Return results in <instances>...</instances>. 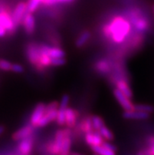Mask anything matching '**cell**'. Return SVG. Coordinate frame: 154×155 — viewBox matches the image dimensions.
I'll return each instance as SVG.
<instances>
[{
	"label": "cell",
	"instance_id": "cell-1",
	"mask_svg": "<svg viewBox=\"0 0 154 155\" xmlns=\"http://www.w3.org/2000/svg\"><path fill=\"white\" fill-rule=\"evenodd\" d=\"M131 30V25L128 21L122 17H116L105 28V34L111 38L116 43H123Z\"/></svg>",
	"mask_w": 154,
	"mask_h": 155
},
{
	"label": "cell",
	"instance_id": "cell-2",
	"mask_svg": "<svg viewBox=\"0 0 154 155\" xmlns=\"http://www.w3.org/2000/svg\"><path fill=\"white\" fill-rule=\"evenodd\" d=\"M58 106L59 103L57 101H54L50 102L48 105H46L45 112L38 123L37 128H43L48 125L51 122L56 120Z\"/></svg>",
	"mask_w": 154,
	"mask_h": 155
},
{
	"label": "cell",
	"instance_id": "cell-3",
	"mask_svg": "<svg viewBox=\"0 0 154 155\" xmlns=\"http://www.w3.org/2000/svg\"><path fill=\"white\" fill-rule=\"evenodd\" d=\"M70 136L69 128L66 129H59L55 133L54 140L48 146V150L52 155H59L62 149L63 142L66 136Z\"/></svg>",
	"mask_w": 154,
	"mask_h": 155
},
{
	"label": "cell",
	"instance_id": "cell-4",
	"mask_svg": "<svg viewBox=\"0 0 154 155\" xmlns=\"http://www.w3.org/2000/svg\"><path fill=\"white\" fill-rule=\"evenodd\" d=\"M12 15L6 10L0 11V38L4 37L6 32H13L15 28Z\"/></svg>",
	"mask_w": 154,
	"mask_h": 155
},
{
	"label": "cell",
	"instance_id": "cell-5",
	"mask_svg": "<svg viewBox=\"0 0 154 155\" xmlns=\"http://www.w3.org/2000/svg\"><path fill=\"white\" fill-rule=\"evenodd\" d=\"M68 103H69V96L68 94H64L61 97V102L59 103L56 118L57 124L61 127L64 126L65 124V110L68 106Z\"/></svg>",
	"mask_w": 154,
	"mask_h": 155
},
{
	"label": "cell",
	"instance_id": "cell-6",
	"mask_svg": "<svg viewBox=\"0 0 154 155\" xmlns=\"http://www.w3.org/2000/svg\"><path fill=\"white\" fill-rule=\"evenodd\" d=\"M27 13V2H21L16 6L12 14V19L16 28L22 21L24 16Z\"/></svg>",
	"mask_w": 154,
	"mask_h": 155
},
{
	"label": "cell",
	"instance_id": "cell-7",
	"mask_svg": "<svg viewBox=\"0 0 154 155\" xmlns=\"http://www.w3.org/2000/svg\"><path fill=\"white\" fill-rule=\"evenodd\" d=\"M113 94L117 102H119V104L120 105L121 107L124 110H134V104L131 102V98H127L125 94L121 92L119 89H117L116 87L113 90Z\"/></svg>",
	"mask_w": 154,
	"mask_h": 155
},
{
	"label": "cell",
	"instance_id": "cell-8",
	"mask_svg": "<svg viewBox=\"0 0 154 155\" xmlns=\"http://www.w3.org/2000/svg\"><path fill=\"white\" fill-rule=\"evenodd\" d=\"M46 110V104L43 102L38 103L34 108L31 116L30 117V124L33 126L34 128H37V124L42 117L43 116Z\"/></svg>",
	"mask_w": 154,
	"mask_h": 155
},
{
	"label": "cell",
	"instance_id": "cell-9",
	"mask_svg": "<svg viewBox=\"0 0 154 155\" xmlns=\"http://www.w3.org/2000/svg\"><path fill=\"white\" fill-rule=\"evenodd\" d=\"M39 45L31 44L27 48V57L31 65L39 69Z\"/></svg>",
	"mask_w": 154,
	"mask_h": 155
},
{
	"label": "cell",
	"instance_id": "cell-10",
	"mask_svg": "<svg viewBox=\"0 0 154 155\" xmlns=\"http://www.w3.org/2000/svg\"><path fill=\"white\" fill-rule=\"evenodd\" d=\"M150 114L136 110H124L123 113V117L127 120H147L150 117Z\"/></svg>",
	"mask_w": 154,
	"mask_h": 155
},
{
	"label": "cell",
	"instance_id": "cell-11",
	"mask_svg": "<svg viewBox=\"0 0 154 155\" xmlns=\"http://www.w3.org/2000/svg\"><path fill=\"white\" fill-rule=\"evenodd\" d=\"M85 141L90 147H96V146L102 145L104 142V139L100 135L98 131L93 130L91 132L85 134Z\"/></svg>",
	"mask_w": 154,
	"mask_h": 155
},
{
	"label": "cell",
	"instance_id": "cell-12",
	"mask_svg": "<svg viewBox=\"0 0 154 155\" xmlns=\"http://www.w3.org/2000/svg\"><path fill=\"white\" fill-rule=\"evenodd\" d=\"M21 22L23 24L24 29L28 35H31L34 33L35 29V19L33 14L27 12L25 15L24 16Z\"/></svg>",
	"mask_w": 154,
	"mask_h": 155
},
{
	"label": "cell",
	"instance_id": "cell-13",
	"mask_svg": "<svg viewBox=\"0 0 154 155\" xmlns=\"http://www.w3.org/2000/svg\"><path fill=\"white\" fill-rule=\"evenodd\" d=\"M33 147V139L31 136L20 140L18 144V151L21 155H29Z\"/></svg>",
	"mask_w": 154,
	"mask_h": 155
},
{
	"label": "cell",
	"instance_id": "cell-14",
	"mask_svg": "<svg viewBox=\"0 0 154 155\" xmlns=\"http://www.w3.org/2000/svg\"><path fill=\"white\" fill-rule=\"evenodd\" d=\"M33 126L30 124L19 128L13 134V136H12L13 140H15V141H20L25 138L31 136V134L33 132Z\"/></svg>",
	"mask_w": 154,
	"mask_h": 155
},
{
	"label": "cell",
	"instance_id": "cell-15",
	"mask_svg": "<svg viewBox=\"0 0 154 155\" xmlns=\"http://www.w3.org/2000/svg\"><path fill=\"white\" fill-rule=\"evenodd\" d=\"M78 116V113L76 110L68 106L65 110V124L64 125L69 129L74 128L76 124V122H77Z\"/></svg>",
	"mask_w": 154,
	"mask_h": 155
},
{
	"label": "cell",
	"instance_id": "cell-16",
	"mask_svg": "<svg viewBox=\"0 0 154 155\" xmlns=\"http://www.w3.org/2000/svg\"><path fill=\"white\" fill-rule=\"evenodd\" d=\"M116 88L119 89L121 92L125 94L127 98H131V99L133 98V92L131 87H130L128 84L123 80H120L116 83Z\"/></svg>",
	"mask_w": 154,
	"mask_h": 155
},
{
	"label": "cell",
	"instance_id": "cell-17",
	"mask_svg": "<svg viewBox=\"0 0 154 155\" xmlns=\"http://www.w3.org/2000/svg\"><path fill=\"white\" fill-rule=\"evenodd\" d=\"M90 38V32L89 31H84L82 33L80 34V35L78 37V39H76V46L78 48H81L83 46H84L87 43V41Z\"/></svg>",
	"mask_w": 154,
	"mask_h": 155
},
{
	"label": "cell",
	"instance_id": "cell-18",
	"mask_svg": "<svg viewBox=\"0 0 154 155\" xmlns=\"http://www.w3.org/2000/svg\"><path fill=\"white\" fill-rule=\"evenodd\" d=\"M92 150L94 153L98 155H116V152L108 149L107 147H104L103 145L96 146L91 147Z\"/></svg>",
	"mask_w": 154,
	"mask_h": 155
},
{
	"label": "cell",
	"instance_id": "cell-19",
	"mask_svg": "<svg viewBox=\"0 0 154 155\" xmlns=\"http://www.w3.org/2000/svg\"><path fill=\"white\" fill-rule=\"evenodd\" d=\"M98 132H99L100 135L102 136V137L103 138L105 141L111 142L114 140V135H113V133L105 124L100 128V129L98 130Z\"/></svg>",
	"mask_w": 154,
	"mask_h": 155
},
{
	"label": "cell",
	"instance_id": "cell-20",
	"mask_svg": "<svg viewBox=\"0 0 154 155\" xmlns=\"http://www.w3.org/2000/svg\"><path fill=\"white\" fill-rule=\"evenodd\" d=\"M49 57L51 58H64L65 57V52L62 49L59 47H49L48 52H47Z\"/></svg>",
	"mask_w": 154,
	"mask_h": 155
},
{
	"label": "cell",
	"instance_id": "cell-21",
	"mask_svg": "<svg viewBox=\"0 0 154 155\" xmlns=\"http://www.w3.org/2000/svg\"><path fill=\"white\" fill-rule=\"evenodd\" d=\"M132 22H134V25L138 31H145L148 28V24L146 21L143 18H134V21H132Z\"/></svg>",
	"mask_w": 154,
	"mask_h": 155
},
{
	"label": "cell",
	"instance_id": "cell-22",
	"mask_svg": "<svg viewBox=\"0 0 154 155\" xmlns=\"http://www.w3.org/2000/svg\"><path fill=\"white\" fill-rule=\"evenodd\" d=\"M71 145H72V140L70 139V136H66L64 138L62 149H61V151L59 153V155H69L71 152Z\"/></svg>",
	"mask_w": 154,
	"mask_h": 155
},
{
	"label": "cell",
	"instance_id": "cell-23",
	"mask_svg": "<svg viewBox=\"0 0 154 155\" xmlns=\"http://www.w3.org/2000/svg\"><path fill=\"white\" fill-rule=\"evenodd\" d=\"M80 128H81V131L85 134L93 131L94 128H93V126H92L91 118L87 117L86 119H84L82 123H81V124H80Z\"/></svg>",
	"mask_w": 154,
	"mask_h": 155
},
{
	"label": "cell",
	"instance_id": "cell-24",
	"mask_svg": "<svg viewBox=\"0 0 154 155\" xmlns=\"http://www.w3.org/2000/svg\"><path fill=\"white\" fill-rule=\"evenodd\" d=\"M90 118H91L93 128H94V130H95V131H98V130L100 129V128L105 124V122H104L103 119H102L101 117L97 116V115H94V116L90 117Z\"/></svg>",
	"mask_w": 154,
	"mask_h": 155
},
{
	"label": "cell",
	"instance_id": "cell-25",
	"mask_svg": "<svg viewBox=\"0 0 154 155\" xmlns=\"http://www.w3.org/2000/svg\"><path fill=\"white\" fill-rule=\"evenodd\" d=\"M134 110L152 114V113H154V106L149 104H136L134 105Z\"/></svg>",
	"mask_w": 154,
	"mask_h": 155
},
{
	"label": "cell",
	"instance_id": "cell-26",
	"mask_svg": "<svg viewBox=\"0 0 154 155\" xmlns=\"http://www.w3.org/2000/svg\"><path fill=\"white\" fill-rule=\"evenodd\" d=\"M40 4L41 2L39 0H29L27 2V12L33 14L34 12L39 8Z\"/></svg>",
	"mask_w": 154,
	"mask_h": 155
},
{
	"label": "cell",
	"instance_id": "cell-27",
	"mask_svg": "<svg viewBox=\"0 0 154 155\" xmlns=\"http://www.w3.org/2000/svg\"><path fill=\"white\" fill-rule=\"evenodd\" d=\"M40 2L45 6H54L60 3H69L74 0H39Z\"/></svg>",
	"mask_w": 154,
	"mask_h": 155
},
{
	"label": "cell",
	"instance_id": "cell-28",
	"mask_svg": "<svg viewBox=\"0 0 154 155\" xmlns=\"http://www.w3.org/2000/svg\"><path fill=\"white\" fill-rule=\"evenodd\" d=\"M66 64V60L64 58H54L51 59V65L54 67L62 66Z\"/></svg>",
	"mask_w": 154,
	"mask_h": 155
},
{
	"label": "cell",
	"instance_id": "cell-29",
	"mask_svg": "<svg viewBox=\"0 0 154 155\" xmlns=\"http://www.w3.org/2000/svg\"><path fill=\"white\" fill-rule=\"evenodd\" d=\"M11 66L12 63L10 61L5 59H0V70L10 72L11 70Z\"/></svg>",
	"mask_w": 154,
	"mask_h": 155
},
{
	"label": "cell",
	"instance_id": "cell-30",
	"mask_svg": "<svg viewBox=\"0 0 154 155\" xmlns=\"http://www.w3.org/2000/svg\"><path fill=\"white\" fill-rule=\"evenodd\" d=\"M10 71L14 73L21 74V73H23L25 72V68L19 64H12L11 70Z\"/></svg>",
	"mask_w": 154,
	"mask_h": 155
},
{
	"label": "cell",
	"instance_id": "cell-31",
	"mask_svg": "<svg viewBox=\"0 0 154 155\" xmlns=\"http://www.w3.org/2000/svg\"><path fill=\"white\" fill-rule=\"evenodd\" d=\"M149 147L145 153L146 155H154V136L149 140Z\"/></svg>",
	"mask_w": 154,
	"mask_h": 155
},
{
	"label": "cell",
	"instance_id": "cell-32",
	"mask_svg": "<svg viewBox=\"0 0 154 155\" xmlns=\"http://www.w3.org/2000/svg\"><path fill=\"white\" fill-rule=\"evenodd\" d=\"M102 145H103L104 147H107L108 149L111 150H113V151L116 152V150H117L116 147L115 145L112 144L109 141H104L103 143H102Z\"/></svg>",
	"mask_w": 154,
	"mask_h": 155
},
{
	"label": "cell",
	"instance_id": "cell-33",
	"mask_svg": "<svg viewBox=\"0 0 154 155\" xmlns=\"http://www.w3.org/2000/svg\"><path fill=\"white\" fill-rule=\"evenodd\" d=\"M98 68H99V69H102L101 71H102V72H107L109 70V66L105 62L100 63L98 65Z\"/></svg>",
	"mask_w": 154,
	"mask_h": 155
},
{
	"label": "cell",
	"instance_id": "cell-34",
	"mask_svg": "<svg viewBox=\"0 0 154 155\" xmlns=\"http://www.w3.org/2000/svg\"><path fill=\"white\" fill-rule=\"evenodd\" d=\"M5 126L4 125H0V136H2V134L4 133V132H5Z\"/></svg>",
	"mask_w": 154,
	"mask_h": 155
},
{
	"label": "cell",
	"instance_id": "cell-35",
	"mask_svg": "<svg viewBox=\"0 0 154 155\" xmlns=\"http://www.w3.org/2000/svg\"><path fill=\"white\" fill-rule=\"evenodd\" d=\"M69 155H85V154H84V153H79V152L72 151V152H70Z\"/></svg>",
	"mask_w": 154,
	"mask_h": 155
},
{
	"label": "cell",
	"instance_id": "cell-36",
	"mask_svg": "<svg viewBox=\"0 0 154 155\" xmlns=\"http://www.w3.org/2000/svg\"><path fill=\"white\" fill-rule=\"evenodd\" d=\"M138 155H146L145 153H143V152H139L138 153Z\"/></svg>",
	"mask_w": 154,
	"mask_h": 155
},
{
	"label": "cell",
	"instance_id": "cell-37",
	"mask_svg": "<svg viewBox=\"0 0 154 155\" xmlns=\"http://www.w3.org/2000/svg\"><path fill=\"white\" fill-rule=\"evenodd\" d=\"M152 10H153V14H154V6H153V7H152Z\"/></svg>",
	"mask_w": 154,
	"mask_h": 155
},
{
	"label": "cell",
	"instance_id": "cell-38",
	"mask_svg": "<svg viewBox=\"0 0 154 155\" xmlns=\"http://www.w3.org/2000/svg\"><path fill=\"white\" fill-rule=\"evenodd\" d=\"M93 155H98V154H96V153H94V154H93Z\"/></svg>",
	"mask_w": 154,
	"mask_h": 155
}]
</instances>
